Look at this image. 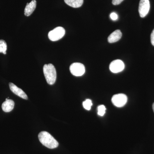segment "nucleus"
Segmentation results:
<instances>
[{"label": "nucleus", "mask_w": 154, "mask_h": 154, "mask_svg": "<svg viewBox=\"0 0 154 154\" xmlns=\"http://www.w3.org/2000/svg\"><path fill=\"white\" fill-rule=\"evenodd\" d=\"M36 6V0H32L30 3H27L24 11L25 16L29 17L35 11Z\"/></svg>", "instance_id": "9"}, {"label": "nucleus", "mask_w": 154, "mask_h": 154, "mask_svg": "<svg viewBox=\"0 0 154 154\" xmlns=\"http://www.w3.org/2000/svg\"><path fill=\"white\" fill-rule=\"evenodd\" d=\"M71 73L75 76L83 75L85 72V66L79 63H75L71 65L69 68Z\"/></svg>", "instance_id": "4"}, {"label": "nucleus", "mask_w": 154, "mask_h": 154, "mask_svg": "<svg viewBox=\"0 0 154 154\" xmlns=\"http://www.w3.org/2000/svg\"><path fill=\"white\" fill-rule=\"evenodd\" d=\"M151 42L152 44L154 46V29L151 34Z\"/></svg>", "instance_id": "18"}, {"label": "nucleus", "mask_w": 154, "mask_h": 154, "mask_svg": "<svg viewBox=\"0 0 154 154\" xmlns=\"http://www.w3.org/2000/svg\"><path fill=\"white\" fill-rule=\"evenodd\" d=\"M150 9L149 0H140L139 6V13L142 18H144L148 14Z\"/></svg>", "instance_id": "6"}, {"label": "nucleus", "mask_w": 154, "mask_h": 154, "mask_svg": "<svg viewBox=\"0 0 154 154\" xmlns=\"http://www.w3.org/2000/svg\"><path fill=\"white\" fill-rule=\"evenodd\" d=\"M106 107L104 105H99L98 107V114L100 116H102L105 114Z\"/></svg>", "instance_id": "15"}, {"label": "nucleus", "mask_w": 154, "mask_h": 154, "mask_svg": "<svg viewBox=\"0 0 154 154\" xmlns=\"http://www.w3.org/2000/svg\"><path fill=\"white\" fill-rule=\"evenodd\" d=\"M14 105L15 103L14 101L8 98L6 99L5 102H3L2 105V108L4 112H10L14 109Z\"/></svg>", "instance_id": "10"}, {"label": "nucleus", "mask_w": 154, "mask_h": 154, "mask_svg": "<svg viewBox=\"0 0 154 154\" xmlns=\"http://www.w3.org/2000/svg\"><path fill=\"white\" fill-rule=\"evenodd\" d=\"M124 0H112V4L114 5H117L121 4Z\"/></svg>", "instance_id": "17"}, {"label": "nucleus", "mask_w": 154, "mask_h": 154, "mask_svg": "<svg viewBox=\"0 0 154 154\" xmlns=\"http://www.w3.org/2000/svg\"><path fill=\"white\" fill-rule=\"evenodd\" d=\"M65 34V30L63 27H57L50 31L48 38L52 41H56L62 38Z\"/></svg>", "instance_id": "3"}, {"label": "nucleus", "mask_w": 154, "mask_h": 154, "mask_svg": "<svg viewBox=\"0 0 154 154\" xmlns=\"http://www.w3.org/2000/svg\"><path fill=\"white\" fill-rule=\"evenodd\" d=\"M43 73L48 84L53 85L55 83L57 79L56 70L52 64H45L43 66Z\"/></svg>", "instance_id": "2"}, {"label": "nucleus", "mask_w": 154, "mask_h": 154, "mask_svg": "<svg viewBox=\"0 0 154 154\" xmlns=\"http://www.w3.org/2000/svg\"><path fill=\"white\" fill-rule=\"evenodd\" d=\"M122 36V33L119 30H116L110 34L108 37V41L109 43H112L118 41Z\"/></svg>", "instance_id": "11"}, {"label": "nucleus", "mask_w": 154, "mask_h": 154, "mask_svg": "<svg viewBox=\"0 0 154 154\" xmlns=\"http://www.w3.org/2000/svg\"><path fill=\"white\" fill-rule=\"evenodd\" d=\"M39 141L48 148L53 149L57 147L59 143L47 131H43L38 135Z\"/></svg>", "instance_id": "1"}, {"label": "nucleus", "mask_w": 154, "mask_h": 154, "mask_svg": "<svg viewBox=\"0 0 154 154\" xmlns=\"http://www.w3.org/2000/svg\"><path fill=\"white\" fill-rule=\"evenodd\" d=\"M109 68L110 71L114 73L120 72L125 68L124 63L120 60H113L110 63Z\"/></svg>", "instance_id": "7"}, {"label": "nucleus", "mask_w": 154, "mask_h": 154, "mask_svg": "<svg viewBox=\"0 0 154 154\" xmlns=\"http://www.w3.org/2000/svg\"><path fill=\"white\" fill-rule=\"evenodd\" d=\"M152 108H153V110L154 112V103L152 105Z\"/></svg>", "instance_id": "19"}, {"label": "nucleus", "mask_w": 154, "mask_h": 154, "mask_svg": "<svg viewBox=\"0 0 154 154\" xmlns=\"http://www.w3.org/2000/svg\"><path fill=\"white\" fill-rule=\"evenodd\" d=\"M7 50V43L5 40L1 39L0 40V53H2L4 54H6Z\"/></svg>", "instance_id": "13"}, {"label": "nucleus", "mask_w": 154, "mask_h": 154, "mask_svg": "<svg viewBox=\"0 0 154 154\" xmlns=\"http://www.w3.org/2000/svg\"><path fill=\"white\" fill-rule=\"evenodd\" d=\"M110 18L112 20H117L118 19V15L115 13H112L110 15Z\"/></svg>", "instance_id": "16"}, {"label": "nucleus", "mask_w": 154, "mask_h": 154, "mask_svg": "<svg viewBox=\"0 0 154 154\" xmlns=\"http://www.w3.org/2000/svg\"><path fill=\"white\" fill-rule=\"evenodd\" d=\"M92 105H93V103L92 101L90 99H86L85 101L83 102V107L87 110H91Z\"/></svg>", "instance_id": "14"}, {"label": "nucleus", "mask_w": 154, "mask_h": 154, "mask_svg": "<svg viewBox=\"0 0 154 154\" xmlns=\"http://www.w3.org/2000/svg\"><path fill=\"white\" fill-rule=\"evenodd\" d=\"M127 97L125 94H116L112 97V103L116 107H123L127 102Z\"/></svg>", "instance_id": "5"}, {"label": "nucleus", "mask_w": 154, "mask_h": 154, "mask_svg": "<svg viewBox=\"0 0 154 154\" xmlns=\"http://www.w3.org/2000/svg\"><path fill=\"white\" fill-rule=\"evenodd\" d=\"M9 87H10L11 91L14 94H16L19 97H21L22 99H26V100L28 99V96L25 92L22 91V89L17 87L16 85H14L13 83H9Z\"/></svg>", "instance_id": "8"}, {"label": "nucleus", "mask_w": 154, "mask_h": 154, "mask_svg": "<svg viewBox=\"0 0 154 154\" xmlns=\"http://www.w3.org/2000/svg\"><path fill=\"white\" fill-rule=\"evenodd\" d=\"M64 2L72 8H79L82 5L84 0H64Z\"/></svg>", "instance_id": "12"}]
</instances>
